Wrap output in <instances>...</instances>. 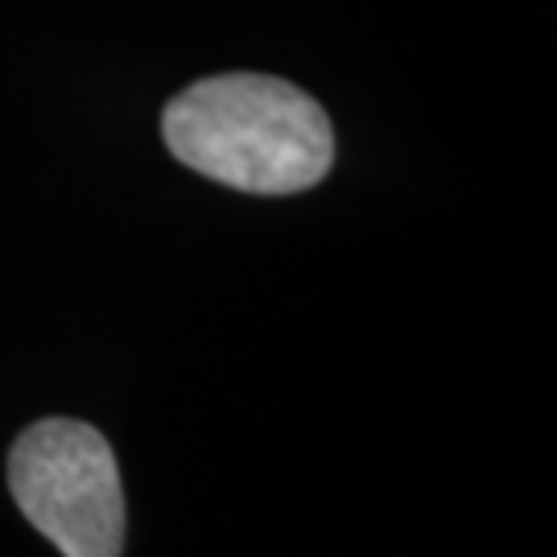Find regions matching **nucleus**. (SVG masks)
I'll list each match as a JSON object with an SVG mask.
<instances>
[{
  "label": "nucleus",
  "instance_id": "1",
  "mask_svg": "<svg viewBox=\"0 0 557 557\" xmlns=\"http://www.w3.org/2000/svg\"><path fill=\"white\" fill-rule=\"evenodd\" d=\"M170 153L248 195H294L326 178L335 133L319 103L273 75H215L170 100Z\"/></svg>",
  "mask_w": 557,
  "mask_h": 557
},
{
  "label": "nucleus",
  "instance_id": "2",
  "mask_svg": "<svg viewBox=\"0 0 557 557\" xmlns=\"http://www.w3.org/2000/svg\"><path fill=\"white\" fill-rule=\"evenodd\" d=\"M9 492L62 557H120L124 549V487L96 425L75 418L29 425L9 455Z\"/></svg>",
  "mask_w": 557,
  "mask_h": 557
}]
</instances>
